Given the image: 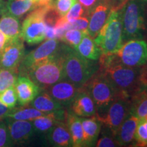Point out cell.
Instances as JSON below:
<instances>
[{"label":"cell","mask_w":147,"mask_h":147,"mask_svg":"<svg viewBox=\"0 0 147 147\" xmlns=\"http://www.w3.org/2000/svg\"><path fill=\"white\" fill-rule=\"evenodd\" d=\"M98 71L106 77L117 92V95L131 97L144 89L140 81V67L123 65L115 55L102 54L99 58Z\"/></svg>","instance_id":"6da1fadb"},{"label":"cell","mask_w":147,"mask_h":147,"mask_svg":"<svg viewBox=\"0 0 147 147\" xmlns=\"http://www.w3.org/2000/svg\"><path fill=\"white\" fill-rule=\"evenodd\" d=\"M63 56L65 80L80 89L97 72L99 64L81 56L74 49L67 45L61 47Z\"/></svg>","instance_id":"7a4b0ae2"},{"label":"cell","mask_w":147,"mask_h":147,"mask_svg":"<svg viewBox=\"0 0 147 147\" xmlns=\"http://www.w3.org/2000/svg\"><path fill=\"white\" fill-rule=\"evenodd\" d=\"M25 76L32 79L40 89L43 90L64 80L65 75L62 48L59 47L57 52L53 56L34 66Z\"/></svg>","instance_id":"3957f363"},{"label":"cell","mask_w":147,"mask_h":147,"mask_svg":"<svg viewBox=\"0 0 147 147\" xmlns=\"http://www.w3.org/2000/svg\"><path fill=\"white\" fill-rule=\"evenodd\" d=\"M81 88L93 99L96 108L95 117L99 121L101 120L117 97V92L106 77L98 70Z\"/></svg>","instance_id":"277c9868"},{"label":"cell","mask_w":147,"mask_h":147,"mask_svg":"<svg viewBox=\"0 0 147 147\" xmlns=\"http://www.w3.org/2000/svg\"><path fill=\"white\" fill-rule=\"evenodd\" d=\"M102 54H114L123 44L121 10H113L105 24L94 38Z\"/></svg>","instance_id":"5b68a950"},{"label":"cell","mask_w":147,"mask_h":147,"mask_svg":"<svg viewBox=\"0 0 147 147\" xmlns=\"http://www.w3.org/2000/svg\"><path fill=\"white\" fill-rule=\"evenodd\" d=\"M123 42L142 38L144 29L143 0H127L121 8Z\"/></svg>","instance_id":"8992f818"},{"label":"cell","mask_w":147,"mask_h":147,"mask_svg":"<svg viewBox=\"0 0 147 147\" xmlns=\"http://www.w3.org/2000/svg\"><path fill=\"white\" fill-rule=\"evenodd\" d=\"M114 55L116 59L123 65L131 67H142L147 61V43L140 38L128 40Z\"/></svg>","instance_id":"52a82bcc"},{"label":"cell","mask_w":147,"mask_h":147,"mask_svg":"<svg viewBox=\"0 0 147 147\" xmlns=\"http://www.w3.org/2000/svg\"><path fill=\"white\" fill-rule=\"evenodd\" d=\"M45 9L46 7L35 8L22 24L21 38L29 45H37L46 39Z\"/></svg>","instance_id":"ba28073f"},{"label":"cell","mask_w":147,"mask_h":147,"mask_svg":"<svg viewBox=\"0 0 147 147\" xmlns=\"http://www.w3.org/2000/svg\"><path fill=\"white\" fill-rule=\"evenodd\" d=\"M131 97L117 95L111 103L105 116L100 120L109 129L114 136L116 137L121 124L130 114Z\"/></svg>","instance_id":"9c48e42d"},{"label":"cell","mask_w":147,"mask_h":147,"mask_svg":"<svg viewBox=\"0 0 147 147\" xmlns=\"http://www.w3.org/2000/svg\"><path fill=\"white\" fill-rule=\"evenodd\" d=\"M59 40L48 39L35 50L25 55L18 69L19 75H25L32 67L53 56L59 48Z\"/></svg>","instance_id":"30bf717a"},{"label":"cell","mask_w":147,"mask_h":147,"mask_svg":"<svg viewBox=\"0 0 147 147\" xmlns=\"http://www.w3.org/2000/svg\"><path fill=\"white\" fill-rule=\"evenodd\" d=\"M25 55V47L21 38L12 41H7L0 53V66L18 73V67Z\"/></svg>","instance_id":"8fae6325"},{"label":"cell","mask_w":147,"mask_h":147,"mask_svg":"<svg viewBox=\"0 0 147 147\" xmlns=\"http://www.w3.org/2000/svg\"><path fill=\"white\" fill-rule=\"evenodd\" d=\"M79 89L71 82L64 79L45 90L63 106H69Z\"/></svg>","instance_id":"7c38bea8"},{"label":"cell","mask_w":147,"mask_h":147,"mask_svg":"<svg viewBox=\"0 0 147 147\" xmlns=\"http://www.w3.org/2000/svg\"><path fill=\"white\" fill-rule=\"evenodd\" d=\"M18 102L20 105L30 104L40 93V88L27 76L19 75L14 84Z\"/></svg>","instance_id":"4fadbf2b"},{"label":"cell","mask_w":147,"mask_h":147,"mask_svg":"<svg viewBox=\"0 0 147 147\" xmlns=\"http://www.w3.org/2000/svg\"><path fill=\"white\" fill-rule=\"evenodd\" d=\"M112 11L111 7L105 1L102 0L89 15V25L87 32L92 38L97 36V34L108 19Z\"/></svg>","instance_id":"5bb4252c"},{"label":"cell","mask_w":147,"mask_h":147,"mask_svg":"<svg viewBox=\"0 0 147 147\" xmlns=\"http://www.w3.org/2000/svg\"><path fill=\"white\" fill-rule=\"evenodd\" d=\"M7 119L9 132L13 143L21 144L27 142L36 131L32 121L15 120L8 117Z\"/></svg>","instance_id":"9a60e30c"},{"label":"cell","mask_w":147,"mask_h":147,"mask_svg":"<svg viewBox=\"0 0 147 147\" xmlns=\"http://www.w3.org/2000/svg\"><path fill=\"white\" fill-rule=\"evenodd\" d=\"M69 106L71 113L79 117H93L96 114V108L93 99L82 88H80Z\"/></svg>","instance_id":"2e32d148"},{"label":"cell","mask_w":147,"mask_h":147,"mask_svg":"<svg viewBox=\"0 0 147 147\" xmlns=\"http://www.w3.org/2000/svg\"><path fill=\"white\" fill-rule=\"evenodd\" d=\"M0 16V30L6 36L7 41L21 38V26L19 18L8 12L5 8Z\"/></svg>","instance_id":"e0dca14e"},{"label":"cell","mask_w":147,"mask_h":147,"mask_svg":"<svg viewBox=\"0 0 147 147\" xmlns=\"http://www.w3.org/2000/svg\"><path fill=\"white\" fill-rule=\"evenodd\" d=\"M139 119L130 113L121 124L115 138L119 146H129L135 141V132Z\"/></svg>","instance_id":"ac0fdd59"},{"label":"cell","mask_w":147,"mask_h":147,"mask_svg":"<svg viewBox=\"0 0 147 147\" xmlns=\"http://www.w3.org/2000/svg\"><path fill=\"white\" fill-rule=\"evenodd\" d=\"M47 136L49 142L54 146H72L71 135L65 121H61L57 123L48 132Z\"/></svg>","instance_id":"d6986e66"},{"label":"cell","mask_w":147,"mask_h":147,"mask_svg":"<svg viewBox=\"0 0 147 147\" xmlns=\"http://www.w3.org/2000/svg\"><path fill=\"white\" fill-rule=\"evenodd\" d=\"M81 123L83 130V146H91L98 138L102 123L95 116L81 117Z\"/></svg>","instance_id":"ffe728a7"},{"label":"cell","mask_w":147,"mask_h":147,"mask_svg":"<svg viewBox=\"0 0 147 147\" xmlns=\"http://www.w3.org/2000/svg\"><path fill=\"white\" fill-rule=\"evenodd\" d=\"M65 122L71 135L72 146H83V130L81 117L75 115L72 113H67Z\"/></svg>","instance_id":"44dd1931"},{"label":"cell","mask_w":147,"mask_h":147,"mask_svg":"<svg viewBox=\"0 0 147 147\" xmlns=\"http://www.w3.org/2000/svg\"><path fill=\"white\" fill-rule=\"evenodd\" d=\"M74 49L81 56L89 60L97 61L102 55L100 49L88 33L84 35L79 45Z\"/></svg>","instance_id":"7402d4cb"},{"label":"cell","mask_w":147,"mask_h":147,"mask_svg":"<svg viewBox=\"0 0 147 147\" xmlns=\"http://www.w3.org/2000/svg\"><path fill=\"white\" fill-rule=\"evenodd\" d=\"M31 103L33 107L45 113H55L63 109V106L55 101L46 91L39 93Z\"/></svg>","instance_id":"603a6c76"},{"label":"cell","mask_w":147,"mask_h":147,"mask_svg":"<svg viewBox=\"0 0 147 147\" xmlns=\"http://www.w3.org/2000/svg\"><path fill=\"white\" fill-rule=\"evenodd\" d=\"M36 0H8L5 10L18 18L36 8Z\"/></svg>","instance_id":"cb8c5ba5"},{"label":"cell","mask_w":147,"mask_h":147,"mask_svg":"<svg viewBox=\"0 0 147 147\" xmlns=\"http://www.w3.org/2000/svg\"><path fill=\"white\" fill-rule=\"evenodd\" d=\"M130 113L139 119L147 117V87L131 97Z\"/></svg>","instance_id":"d4e9b609"},{"label":"cell","mask_w":147,"mask_h":147,"mask_svg":"<svg viewBox=\"0 0 147 147\" xmlns=\"http://www.w3.org/2000/svg\"><path fill=\"white\" fill-rule=\"evenodd\" d=\"M48 113H42L35 108H14L10 109V111L5 116V118H10L15 120L32 121L35 119L46 115Z\"/></svg>","instance_id":"484cf974"},{"label":"cell","mask_w":147,"mask_h":147,"mask_svg":"<svg viewBox=\"0 0 147 147\" xmlns=\"http://www.w3.org/2000/svg\"><path fill=\"white\" fill-rule=\"evenodd\" d=\"M17 74L15 71L5 69L0 66V93L14 86L18 77Z\"/></svg>","instance_id":"4316f807"},{"label":"cell","mask_w":147,"mask_h":147,"mask_svg":"<svg viewBox=\"0 0 147 147\" xmlns=\"http://www.w3.org/2000/svg\"><path fill=\"white\" fill-rule=\"evenodd\" d=\"M87 33H88L87 30L80 31L77 29H69L64 33L60 40L64 42L66 45L74 49L79 45L82 38Z\"/></svg>","instance_id":"83f0119b"},{"label":"cell","mask_w":147,"mask_h":147,"mask_svg":"<svg viewBox=\"0 0 147 147\" xmlns=\"http://www.w3.org/2000/svg\"><path fill=\"white\" fill-rule=\"evenodd\" d=\"M18 99L14 86L0 93V102L9 109L15 108Z\"/></svg>","instance_id":"f1b7e54d"},{"label":"cell","mask_w":147,"mask_h":147,"mask_svg":"<svg viewBox=\"0 0 147 147\" xmlns=\"http://www.w3.org/2000/svg\"><path fill=\"white\" fill-rule=\"evenodd\" d=\"M134 138L137 146H147V120L145 118L139 119Z\"/></svg>","instance_id":"f546056e"},{"label":"cell","mask_w":147,"mask_h":147,"mask_svg":"<svg viewBox=\"0 0 147 147\" xmlns=\"http://www.w3.org/2000/svg\"><path fill=\"white\" fill-rule=\"evenodd\" d=\"M84 15H87V14H86L85 10L83 6L80 3L76 1L63 17L67 23H71Z\"/></svg>","instance_id":"4dcf8cb0"},{"label":"cell","mask_w":147,"mask_h":147,"mask_svg":"<svg viewBox=\"0 0 147 147\" xmlns=\"http://www.w3.org/2000/svg\"><path fill=\"white\" fill-rule=\"evenodd\" d=\"M12 143L8 129V122L0 119V147L10 146Z\"/></svg>","instance_id":"1f68e13d"},{"label":"cell","mask_w":147,"mask_h":147,"mask_svg":"<svg viewBox=\"0 0 147 147\" xmlns=\"http://www.w3.org/2000/svg\"><path fill=\"white\" fill-rule=\"evenodd\" d=\"M76 1L77 0H56L53 5L61 17H63Z\"/></svg>","instance_id":"d6a6232c"},{"label":"cell","mask_w":147,"mask_h":147,"mask_svg":"<svg viewBox=\"0 0 147 147\" xmlns=\"http://www.w3.org/2000/svg\"><path fill=\"white\" fill-rule=\"evenodd\" d=\"M95 143V146L97 147H114L119 146L115 137L112 134L110 136L102 134L100 138H97Z\"/></svg>","instance_id":"836d02e7"},{"label":"cell","mask_w":147,"mask_h":147,"mask_svg":"<svg viewBox=\"0 0 147 147\" xmlns=\"http://www.w3.org/2000/svg\"><path fill=\"white\" fill-rule=\"evenodd\" d=\"M89 25V16L84 15L71 23H68L69 29H77L80 31L87 30Z\"/></svg>","instance_id":"e575fe53"},{"label":"cell","mask_w":147,"mask_h":147,"mask_svg":"<svg viewBox=\"0 0 147 147\" xmlns=\"http://www.w3.org/2000/svg\"><path fill=\"white\" fill-rule=\"evenodd\" d=\"M78 2L81 4L84 8L86 14L89 15L93 9L102 0H78Z\"/></svg>","instance_id":"d590c367"},{"label":"cell","mask_w":147,"mask_h":147,"mask_svg":"<svg viewBox=\"0 0 147 147\" xmlns=\"http://www.w3.org/2000/svg\"><path fill=\"white\" fill-rule=\"evenodd\" d=\"M108 3L113 10H121L127 0H104Z\"/></svg>","instance_id":"8d00e7d4"},{"label":"cell","mask_w":147,"mask_h":147,"mask_svg":"<svg viewBox=\"0 0 147 147\" xmlns=\"http://www.w3.org/2000/svg\"><path fill=\"white\" fill-rule=\"evenodd\" d=\"M144 67H140V81L144 87H147V61Z\"/></svg>","instance_id":"74e56055"},{"label":"cell","mask_w":147,"mask_h":147,"mask_svg":"<svg viewBox=\"0 0 147 147\" xmlns=\"http://www.w3.org/2000/svg\"><path fill=\"white\" fill-rule=\"evenodd\" d=\"M53 0H36V7H48L53 5Z\"/></svg>","instance_id":"f35d334b"},{"label":"cell","mask_w":147,"mask_h":147,"mask_svg":"<svg viewBox=\"0 0 147 147\" xmlns=\"http://www.w3.org/2000/svg\"><path fill=\"white\" fill-rule=\"evenodd\" d=\"M7 42V38L5 34L0 30V53L2 51Z\"/></svg>","instance_id":"ab89813d"},{"label":"cell","mask_w":147,"mask_h":147,"mask_svg":"<svg viewBox=\"0 0 147 147\" xmlns=\"http://www.w3.org/2000/svg\"><path fill=\"white\" fill-rule=\"evenodd\" d=\"M10 111V109L7 107H5L4 105H3L0 102V119H2L3 118H5V116Z\"/></svg>","instance_id":"60d3db41"},{"label":"cell","mask_w":147,"mask_h":147,"mask_svg":"<svg viewBox=\"0 0 147 147\" xmlns=\"http://www.w3.org/2000/svg\"><path fill=\"white\" fill-rule=\"evenodd\" d=\"M5 8V3L3 0H0V10Z\"/></svg>","instance_id":"b9f144b4"},{"label":"cell","mask_w":147,"mask_h":147,"mask_svg":"<svg viewBox=\"0 0 147 147\" xmlns=\"http://www.w3.org/2000/svg\"><path fill=\"white\" fill-rule=\"evenodd\" d=\"M4 10V9H3V10H0V15H1V12H2V11Z\"/></svg>","instance_id":"7bdbcfd3"},{"label":"cell","mask_w":147,"mask_h":147,"mask_svg":"<svg viewBox=\"0 0 147 147\" xmlns=\"http://www.w3.org/2000/svg\"><path fill=\"white\" fill-rule=\"evenodd\" d=\"M145 119H146V120H147V117H145Z\"/></svg>","instance_id":"ee69618b"},{"label":"cell","mask_w":147,"mask_h":147,"mask_svg":"<svg viewBox=\"0 0 147 147\" xmlns=\"http://www.w3.org/2000/svg\"><path fill=\"white\" fill-rule=\"evenodd\" d=\"M144 1H147V0H144Z\"/></svg>","instance_id":"f6af8a7d"},{"label":"cell","mask_w":147,"mask_h":147,"mask_svg":"<svg viewBox=\"0 0 147 147\" xmlns=\"http://www.w3.org/2000/svg\"></svg>","instance_id":"bcb514c9"}]
</instances>
